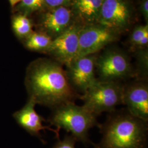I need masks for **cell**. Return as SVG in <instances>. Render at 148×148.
<instances>
[{"label":"cell","mask_w":148,"mask_h":148,"mask_svg":"<svg viewBox=\"0 0 148 148\" xmlns=\"http://www.w3.org/2000/svg\"><path fill=\"white\" fill-rule=\"evenodd\" d=\"M61 64L40 59L27 69L25 85L29 98L37 104L54 109L68 103H75L81 95L69 84Z\"/></svg>","instance_id":"6da1fadb"},{"label":"cell","mask_w":148,"mask_h":148,"mask_svg":"<svg viewBox=\"0 0 148 148\" xmlns=\"http://www.w3.org/2000/svg\"><path fill=\"white\" fill-rule=\"evenodd\" d=\"M130 19V11L123 0H104L98 22L110 29L125 27Z\"/></svg>","instance_id":"30bf717a"},{"label":"cell","mask_w":148,"mask_h":148,"mask_svg":"<svg viewBox=\"0 0 148 148\" xmlns=\"http://www.w3.org/2000/svg\"><path fill=\"white\" fill-rule=\"evenodd\" d=\"M52 41V37L46 33L32 32L26 38L24 45L30 51L46 53Z\"/></svg>","instance_id":"5bb4252c"},{"label":"cell","mask_w":148,"mask_h":148,"mask_svg":"<svg viewBox=\"0 0 148 148\" xmlns=\"http://www.w3.org/2000/svg\"><path fill=\"white\" fill-rule=\"evenodd\" d=\"M94 54L75 59L67 66L65 70L69 84L77 93L84 94L94 84L95 77V62Z\"/></svg>","instance_id":"8992f818"},{"label":"cell","mask_w":148,"mask_h":148,"mask_svg":"<svg viewBox=\"0 0 148 148\" xmlns=\"http://www.w3.org/2000/svg\"><path fill=\"white\" fill-rule=\"evenodd\" d=\"M12 27L16 36L19 38H27L32 33L31 21L25 16L18 15L14 17Z\"/></svg>","instance_id":"9a60e30c"},{"label":"cell","mask_w":148,"mask_h":148,"mask_svg":"<svg viewBox=\"0 0 148 148\" xmlns=\"http://www.w3.org/2000/svg\"><path fill=\"white\" fill-rule=\"evenodd\" d=\"M123 104L132 115L148 121V81L134 79L125 84Z\"/></svg>","instance_id":"ba28073f"},{"label":"cell","mask_w":148,"mask_h":148,"mask_svg":"<svg viewBox=\"0 0 148 148\" xmlns=\"http://www.w3.org/2000/svg\"><path fill=\"white\" fill-rule=\"evenodd\" d=\"M116 40L114 32L101 25L80 30L79 51L76 59L95 54Z\"/></svg>","instance_id":"9c48e42d"},{"label":"cell","mask_w":148,"mask_h":148,"mask_svg":"<svg viewBox=\"0 0 148 148\" xmlns=\"http://www.w3.org/2000/svg\"><path fill=\"white\" fill-rule=\"evenodd\" d=\"M12 7H14L18 3H21L22 0H8Z\"/></svg>","instance_id":"7402d4cb"},{"label":"cell","mask_w":148,"mask_h":148,"mask_svg":"<svg viewBox=\"0 0 148 148\" xmlns=\"http://www.w3.org/2000/svg\"><path fill=\"white\" fill-rule=\"evenodd\" d=\"M45 3V0H22L21 8L29 12L36 11L40 9Z\"/></svg>","instance_id":"ac0fdd59"},{"label":"cell","mask_w":148,"mask_h":148,"mask_svg":"<svg viewBox=\"0 0 148 148\" xmlns=\"http://www.w3.org/2000/svg\"><path fill=\"white\" fill-rule=\"evenodd\" d=\"M124 86L122 82L102 81L97 78L81 95L79 99L83 101L85 108L97 116L104 112L110 113L115 111L117 106L123 104Z\"/></svg>","instance_id":"277c9868"},{"label":"cell","mask_w":148,"mask_h":148,"mask_svg":"<svg viewBox=\"0 0 148 148\" xmlns=\"http://www.w3.org/2000/svg\"><path fill=\"white\" fill-rule=\"evenodd\" d=\"M71 0H45V3L52 8H56L64 5Z\"/></svg>","instance_id":"ffe728a7"},{"label":"cell","mask_w":148,"mask_h":148,"mask_svg":"<svg viewBox=\"0 0 148 148\" xmlns=\"http://www.w3.org/2000/svg\"><path fill=\"white\" fill-rule=\"evenodd\" d=\"M148 35V25L138 27L133 32L130 38V43L133 49L137 50L138 43L146 35Z\"/></svg>","instance_id":"e0dca14e"},{"label":"cell","mask_w":148,"mask_h":148,"mask_svg":"<svg viewBox=\"0 0 148 148\" xmlns=\"http://www.w3.org/2000/svg\"><path fill=\"white\" fill-rule=\"evenodd\" d=\"M95 71L98 79L120 82L134 77V71L127 55L117 49H109L95 62Z\"/></svg>","instance_id":"5b68a950"},{"label":"cell","mask_w":148,"mask_h":148,"mask_svg":"<svg viewBox=\"0 0 148 148\" xmlns=\"http://www.w3.org/2000/svg\"><path fill=\"white\" fill-rule=\"evenodd\" d=\"M102 138L94 148H147L148 122L132 115L127 109L110 112L99 124Z\"/></svg>","instance_id":"7a4b0ae2"},{"label":"cell","mask_w":148,"mask_h":148,"mask_svg":"<svg viewBox=\"0 0 148 148\" xmlns=\"http://www.w3.org/2000/svg\"><path fill=\"white\" fill-rule=\"evenodd\" d=\"M48 119L51 126H54L58 131L61 128L70 132L76 140L84 144H92L88 138L90 130L98 126L97 116L84 106L68 103L53 110Z\"/></svg>","instance_id":"3957f363"},{"label":"cell","mask_w":148,"mask_h":148,"mask_svg":"<svg viewBox=\"0 0 148 148\" xmlns=\"http://www.w3.org/2000/svg\"><path fill=\"white\" fill-rule=\"evenodd\" d=\"M71 14V10L65 6L53 8L43 16L42 20L43 27L50 36L57 37L68 29Z\"/></svg>","instance_id":"7c38bea8"},{"label":"cell","mask_w":148,"mask_h":148,"mask_svg":"<svg viewBox=\"0 0 148 148\" xmlns=\"http://www.w3.org/2000/svg\"><path fill=\"white\" fill-rule=\"evenodd\" d=\"M80 30L71 27L52 40L46 53L62 65H69L76 59L79 46Z\"/></svg>","instance_id":"52a82bcc"},{"label":"cell","mask_w":148,"mask_h":148,"mask_svg":"<svg viewBox=\"0 0 148 148\" xmlns=\"http://www.w3.org/2000/svg\"><path fill=\"white\" fill-rule=\"evenodd\" d=\"M137 69L134 70L133 79L148 81V51L145 48L137 51Z\"/></svg>","instance_id":"2e32d148"},{"label":"cell","mask_w":148,"mask_h":148,"mask_svg":"<svg viewBox=\"0 0 148 148\" xmlns=\"http://www.w3.org/2000/svg\"><path fill=\"white\" fill-rule=\"evenodd\" d=\"M104 0H75L74 9L84 21L93 24L98 21Z\"/></svg>","instance_id":"4fadbf2b"},{"label":"cell","mask_w":148,"mask_h":148,"mask_svg":"<svg viewBox=\"0 0 148 148\" xmlns=\"http://www.w3.org/2000/svg\"><path fill=\"white\" fill-rule=\"evenodd\" d=\"M36 104L32 98H29L27 103L22 109L14 112L13 117L21 127L33 136L41 138V132L47 129L55 133L57 137L59 139V131L57 129L54 130L50 126L43 125V122L46 120L36 112L35 109Z\"/></svg>","instance_id":"8fae6325"},{"label":"cell","mask_w":148,"mask_h":148,"mask_svg":"<svg viewBox=\"0 0 148 148\" xmlns=\"http://www.w3.org/2000/svg\"><path fill=\"white\" fill-rule=\"evenodd\" d=\"M76 140L71 135H66L62 140L59 139L58 142L52 148H75V145Z\"/></svg>","instance_id":"d6986e66"},{"label":"cell","mask_w":148,"mask_h":148,"mask_svg":"<svg viewBox=\"0 0 148 148\" xmlns=\"http://www.w3.org/2000/svg\"><path fill=\"white\" fill-rule=\"evenodd\" d=\"M142 11L145 18L148 16V0H144L142 4Z\"/></svg>","instance_id":"44dd1931"}]
</instances>
